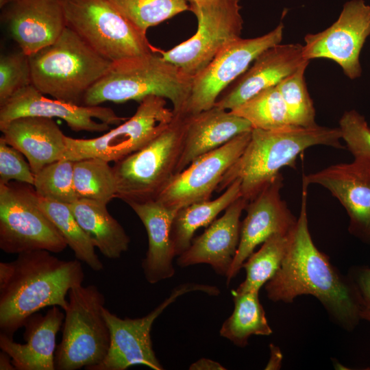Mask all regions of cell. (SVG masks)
<instances>
[{
    "instance_id": "obj_31",
    "label": "cell",
    "mask_w": 370,
    "mask_h": 370,
    "mask_svg": "<svg viewBox=\"0 0 370 370\" xmlns=\"http://www.w3.org/2000/svg\"><path fill=\"white\" fill-rule=\"evenodd\" d=\"M288 234H275L262 243L243 264L246 276L236 289L237 291H258L279 271L284 258Z\"/></svg>"
},
{
    "instance_id": "obj_42",
    "label": "cell",
    "mask_w": 370,
    "mask_h": 370,
    "mask_svg": "<svg viewBox=\"0 0 370 370\" xmlns=\"http://www.w3.org/2000/svg\"><path fill=\"white\" fill-rule=\"evenodd\" d=\"M0 369L1 370H13L16 369L12 364L11 357L5 352H0Z\"/></svg>"
},
{
    "instance_id": "obj_23",
    "label": "cell",
    "mask_w": 370,
    "mask_h": 370,
    "mask_svg": "<svg viewBox=\"0 0 370 370\" xmlns=\"http://www.w3.org/2000/svg\"><path fill=\"white\" fill-rule=\"evenodd\" d=\"M183 117V145L175 175L199 157L253 129L247 120L215 106L199 113Z\"/></svg>"
},
{
    "instance_id": "obj_8",
    "label": "cell",
    "mask_w": 370,
    "mask_h": 370,
    "mask_svg": "<svg viewBox=\"0 0 370 370\" xmlns=\"http://www.w3.org/2000/svg\"><path fill=\"white\" fill-rule=\"evenodd\" d=\"M184 132V118L175 115L169 126L147 146L114 162L116 198L127 204L156 199L175 175Z\"/></svg>"
},
{
    "instance_id": "obj_12",
    "label": "cell",
    "mask_w": 370,
    "mask_h": 370,
    "mask_svg": "<svg viewBox=\"0 0 370 370\" xmlns=\"http://www.w3.org/2000/svg\"><path fill=\"white\" fill-rule=\"evenodd\" d=\"M191 291H201L217 296L215 286L184 283L175 287L152 311L140 318L122 319L103 307V314L109 328L110 343L104 359L90 370H125L142 365L153 370L164 369L153 349L151 331L153 322L180 296Z\"/></svg>"
},
{
    "instance_id": "obj_37",
    "label": "cell",
    "mask_w": 370,
    "mask_h": 370,
    "mask_svg": "<svg viewBox=\"0 0 370 370\" xmlns=\"http://www.w3.org/2000/svg\"><path fill=\"white\" fill-rule=\"evenodd\" d=\"M341 139L354 159L370 163V128L355 110L345 112L339 120Z\"/></svg>"
},
{
    "instance_id": "obj_19",
    "label": "cell",
    "mask_w": 370,
    "mask_h": 370,
    "mask_svg": "<svg viewBox=\"0 0 370 370\" xmlns=\"http://www.w3.org/2000/svg\"><path fill=\"white\" fill-rule=\"evenodd\" d=\"M1 20L29 56L55 42L66 27L60 0H10Z\"/></svg>"
},
{
    "instance_id": "obj_38",
    "label": "cell",
    "mask_w": 370,
    "mask_h": 370,
    "mask_svg": "<svg viewBox=\"0 0 370 370\" xmlns=\"http://www.w3.org/2000/svg\"><path fill=\"white\" fill-rule=\"evenodd\" d=\"M23 156L0 138V184L14 181L34 185V174Z\"/></svg>"
},
{
    "instance_id": "obj_14",
    "label": "cell",
    "mask_w": 370,
    "mask_h": 370,
    "mask_svg": "<svg viewBox=\"0 0 370 370\" xmlns=\"http://www.w3.org/2000/svg\"><path fill=\"white\" fill-rule=\"evenodd\" d=\"M370 35V5L363 0H352L343 5L338 19L328 28L304 37L306 60L325 58L338 64L349 78L362 73L359 56Z\"/></svg>"
},
{
    "instance_id": "obj_26",
    "label": "cell",
    "mask_w": 370,
    "mask_h": 370,
    "mask_svg": "<svg viewBox=\"0 0 370 370\" xmlns=\"http://www.w3.org/2000/svg\"><path fill=\"white\" fill-rule=\"evenodd\" d=\"M69 206L94 246L106 258L117 259L127 251L130 238L109 213L106 204L78 199Z\"/></svg>"
},
{
    "instance_id": "obj_32",
    "label": "cell",
    "mask_w": 370,
    "mask_h": 370,
    "mask_svg": "<svg viewBox=\"0 0 370 370\" xmlns=\"http://www.w3.org/2000/svg\"><path fill=\"white\" fill-rule=\"evenodd\" d=\"M230 111L247 120L253 129L278 130L293 126L276 86L263 90Z\"/></svg>"
},
{
    "instance_id": "obj_3",
    "label": "cell",
    "mask_w": 370,
    "mask_h": 370,
    "mask_svg": "<svg viewBox=\"0 0 370 370\" xmlns=\"http://www.w3.org/2000/svg\"><path fill=\"white\" fill-rule=\"evenodd\" d=\"M341 140L339 127L318 125L278 130L252 129L248 144L223 175L216 191L220 193L239 180L241 197L250 201L280 174L283 167L296 169V160L305 149L315 145L343 149Z\"/></svg>"
},
{
    "instance_id": "obj_13",
    "label": "cell",
    "mask_w": 370,
    "mask_h": 370,
    "mask_svg": "<svg viewBox=\"0 0 370 370\" xmlns=\"http://www.w3.org/2000/svg\"><path fill=\"white\" fill-rule=\"evenodd\" d=\"M284 25L260 36L241 37L221 50L213 60L192 79L188 100L180 116H187L212 108L221 93L252 64L264 51L282 40Z\"/></svg>"
},
{
    "instance_id": "obj_11",
    "label": "cell",
    "mask_w": 370,
    "mask_h": 370,
    "mask_svg": "<svg viewBox=\"0 0 370 370\" xmlns=\"http://www.w3.org/2000/svg\"><path fill=\"white\" fill-rule=\"evenodd\" d=\"M189 5L197 20L195 34L168 51H157L193 78L227 45L241 38L243 20L239 0H215Z\"/></svg>"
},
{
    "instance_id": "obj_9",
    "label": "cell",
    "mask_w": 370,
    "mask_h": 370,
    "mask_svg": "<svg viewBox=\"0 0 370 370\" xmlns=\"http://www.w3.org/2000/svg\"><path fill=\"white\" fill-rule=\"evenodd\" d=\"M174 117L173 110L166 107V99L146 97L132 116L99 137L84 139L66 136L63 159L99 158L114 163L147 146L169 126Z\"/></svg>"
},
{
    "instance_id": "obj_40",
    "label": "cell",
    "mask_w": 370,
    "mask_h": 370,
    "mask_svg": "<svg viewBox=\"0 0 370 370\" xmlns=\"http://www.w3.org/2000/svg\"><path fill=\"white\" fill-rule=\"evenodd\" d=\"M190 370H225L226 369L219 362L213 360L201 358L196 362L192 363L189 368Z\"/></svg>"
},
{
    "instance_id": "obj_41",
    "label": "cell",
    "mask_w": 370,
    "mask_h": 370,
    "mask_svg": "<svg viewBox=\"0 0 370 370\" xmlns=\"http://www.w3.org/2000/svg\"><path fill=\"white\" fill-rule=\"evenodd\" d=\"M271 357L266 366V369H280L282 362V355L280 349L274 345H270Z\"/></svg>"
},
{
    "instance_id": "obj_16",
    "label": "cell",
    "mask_w": 370,
    "mask_h": 370,
    "mask_svg": "<svg viewBox=\"0 0 370 370\" xmlns=\"http://www.w3.org/2000/svg\"><path fill=\"white\" fill-rule=\"evenodd\" d=\"M25 116L61 119L73 131L90 132L108 131L110 125H118L127 119L110 108L77 105L49 98L32 84L18 91L0 106V128Z\"/></svg>"
},
{
    "instance_id": "obj_15",
    "label": "cell",
    "mask_w": 370,
    "mask_h": 370,
    "mask_svg": "<svg viewBox=\"0 0 370 370\" xmlns=\"http://www.w3.org/2000/svg\"><path fill=\"white\" fill-rule=\"evenodd\" d=\"M251 132L241 134L206 153L175 175L155 200L178 210L191 204L210 199L223 175L242 154Z\"/></svg>"
},
{
    "instance_id": "obj_2",
    "label": "cell",
    "mask_w": 370,
    "mask_h": 370,
    "mask_svg": "<svg viewBox=\"0 0 370 370\" xmlns=\"http://www.w3.org/2000/svg\"><path fill=\"white\" fill-rule=\"evenodd\" d=\"M84 272L77 259L64 260L47 250L18 254L0 262V330L10 336L40 310L68 306L66 296L82 284Z\"/></svg>"
},
{
    "instance_id": "obj_21",
    "label": "cell",
    "mask_w": 370,
    "mask_h": 370,
    "mask_svg": "<svg viewBox=\"0 0 370 370\" xmlns=\"http://www.w3.org/2000/svg\"><path fill=\"white\" fill-rule=\"evenodd\" d=\"M248 201L240 197L212 222L205 231L193 239L189 247L178 256L177 264L186 267L208 264L218 275L226 276L236 253L241 232L240 220Z\"/></svg>"
},
{
    "instance_id": "obj_24",
    "label": "cell",
    "mask_w": 370,
    "mask_h": 370,
    "mask_svg": "<svg viewBox=\"0 0 370 370\" xmlns=\"http://www.w3.org/2000/svg\"><path fill=\"white\" fill-rule=\"evenodd\" d=\"M2 137L27 158L34 174L46 165L63 159L66 135L53 119L25 116L0 128Z\"/></svg>"
},
{
    "instance_id": "obj_25",
    "label": "cell",
    "mask_w": 370,
    "mask_h": 370,
    "mask_svg": "<svg viewBox=\"0 0 370 370\" xmlns=\"http://www.w3.org/2000/svg\"><path fill=\"white\" fill-rule=\"evenodd\" d=\"M127 204L143 223L148 236V249L141 263L145 280L153 284L172 278L176 256L171 234L177 210L155 199Z\"/></svg>"
},
{
    "instance_id": "obj_5",
    "label": "cell",
    "mask_w": 370,
    "mask_h": 370,
    "mask_svg": "<svg viewBox=\"0 0 370 370\" xmlns=\"http://www.w3.org/2000/svg\"><path fill=\"white\" fill-rule=\"evenodd\" d=\"M29 58L32 84L38 90L77 105H83L87 92L112 63L67 27L55 42Z\"/></svg>"
},
{
    "instance_id": "obj_17",
    "label": "cell",
    "mask_w": 370,
    "mask_h": 370,
    "mask_svg": "<svg viewBox=\"0 0 370 370\" xmlns=\"http://www.w3.org/2000/svg\"><path fill=\"white\" fill-rule=\"evenodd\" d=\"M283 180L280 173L248 202L246 217L241 224L238 247L225 276L227 286L258 245L275 234L288 235L295 226L297 218L281 197Z\"/></svg>"
},
{
    "instance_id": "obj_30",
    "label": "cell",
    "mask_w": 370,
    "mask_h": 370,
    "mask_svg": "<svg viewBox=\"0 0 370 370\" xmlns=\"http://www.w3.org/2000/svg\"><path fill=\"white\" fill-rule=\"evenodd\" d=\"M73 182L78 199L108 204L116 198V185L112 166L99 158L74 161Z\"/></svg>"
},
{
    "instance_id": "obj_34",
    "label": "cell",
    "mask_w": 370,
    "mask_h": 370,
    "mask_svg": "<svg viewBox=\"0 0 370 370\" xmlns=\"http://www.w3.org/2000/svg\"><path fill=\"white\" fill-rule=\"evenodd\" d=\"M309 61L284 77L276 86L286 105L293 126L310 127L317 125L315 110L308 93L304 73Z\"/></svg>"
},
{
    "instance_id": "obj_29",
    "label": "cell",
    "mask_w": 370,
    "mask_h": 370,
    "mask_svg": "<svg viewBox=\"0 0 370 370\" xmlns=\"http://www.w3.org/2000/svg\"><path fill=\"white\" fill-rule=\"evenodd\" d=\"M36 201L63 236L76 259L95 271H101L103 264L95 252V247L79 225L69 204L42 198L36 193Z\"/></svg>"
},
{
    "instance_id": "obj_20",
    "label": "cell",
    "mask_w": 370,
    "mask_h": 370,
    "mask_svg": "<svg viewBox=\"0 0 370 370\" xmlns=\"http://www.w3.org/2000/svg\"><path fill=\"white\" fill-rule=\"evenodd\" d=\"M309 60L299 44H277L261 53L219 95L214 106L232 110L258 92L277 86Z\"/></svg>"
},
{
    "instance_id": "obj_27",
    "label": "cell",
    "mask_w": 370,
    "mask_h": 370,
    "mask_svg": "<svg viewBox=\"0 0 370 370\" xmlns=\"http://www.w3.org/2000/svg\"><path fill=\"white\" fill-rule=\"evenodd\" d=\"M240 197L241 182L235 180L217 198L179 209L173 221L171 234L175 256H180L189 247L199 228L208 227L219 214Z\"/></svg>"
},
{
    "instance_id": "obj_44",
    "label": "cell",
    "mask_w": 370,
    "mask_h": 370,
    "mask_svg": "<svg viewBox=\"0 0 370 370\" xmlns=\"http://www.w3.org/2000/svg\"><path fill=\"white\" fill-rule=\"evenodd\" d=\"M10 0H0V8H3Z\"/></svg>"
},
{
    "instance_id": "obj_28",
    "label": "cell",
    "mask_w": 370,
    "mask_h": 370,
    "mask_svg": "<svg viewBox=\"0 0 370 370\" xmlns=\"http://www.w3.org/2000/svg\"><path fill=\"white\" fill-rule=\"evenodd\" d=\"M258 293V291H232L234 310L223 323L219 333L237 347H246L253 335L269 336L273 333Z\"/></svg>"
},
{
    "instance_id": "obj_36",
    "label": "cell",
    "mask_w": 370,
    "mask_h": 370,
    "mask_svg": "<svg viewBox=\"0 0 370 370\" xmlns=\"http://www.w3.org/2000/svg\"><path fill=\"white\" fill-rule=\"evenodd\" d=\"M32 84L29 56L18 51L0 56V106L22 88Z\"/></svg>"
},
{
    "instance_id": "obj_33",
    "label": "cell",
    "mask_w": 370,
    "mask_h": 370,
    "mask_svg": "<svg viewBox=\"0 0 370 370\" xmlns=\"http://www.w3.org/2000/svg\"><path fill=\"white\" fill-rule=\"evenodd\" d=\"M134 26L146 33L149 28L187 10L186 0H110Z\"/></svg>"
},
{
    "instance_id": "obj_1",
    "label": "cell",
    "mask_w": 370,
    "mask_h": 370,
    "mask_svg": "<svg viewBox=\"0 0 370 370\" xmlns=\"http://www.w3.org/2000/svg\"><path fill=\"white\" fill-rule=\"evenodd\" d=\"M308 186L302 180L300 212L288 234L281 267L265 284L267 296L273 302L292 303L298 296L310 295L321 302L334 322L352 331L361 320L359 295L349 275L341 274L312 239L307 215Z\"/></svg>"
},
{
    "instance_id": "obj_6",
    "label": "cell",
    "mask_w": 370,
    "mask_h": 370,
    "mask_svg": "<svg viewBox=\"0 0 370 370\" xmlns=\"http://www.w3.org/2000/svg\"><path fill=\"white\" fill-rule=\"evenodd\" d=\"M68 296L55 367L90 370L104 359L110 347V330L103 314L105 297L94 284L73 287Z\"/></svg>"
},
{
    "instance_id": "obj_39",
    "label": "cell",
    "mask_w": 370,
    "mask_h": 370,
    "mask_svg": "<svg viewBox=\"0 0 370 370\" xmlns=\"http://www.w3.org/2000/svg\"><path fill=\"white\" fill-rule=\"evenodd\" d=\"M348 275L359 295L361 320L370 321V267H356L350 270Z\"/></svg>"
},
{
    "instance_id": "obj_18",
    "label": "cell",
    "mask_w": 370,
    "mask_h": 370,
    "mask_svg": "<svg viewBox=\"0 0 370 370\" xmlns=\"http://www.w3.org/2000/svg\"><path fill=\"white\" fill-rule=\"evenodd\" d=\"M302 180L328 189L347 211L349 233L370 244V163L354 159L303 175Z\"/></svg>"
},
{
    "instance_id": "obj_7",
    "label": "cell",
    "mask_w": 370,
    "mask_h": 370,
    "mask_svg": "<svg viewBox=\"0 0 370 370\" xmlns=\"http://www.w3.org/2000/svg\"><path fill=\"white\" fill-rule=\"evenodd\" d=\"M67 27L110 61L155 52L147 34L128 21L110 0H60Z\"/></svg>"
},
{
    "instance_id": "obj_43",
    "label": "cell",
    "mask_w": 370,
    "mask_h": 370,
    "mask_svg": "<svg viewBox=\"0 0 370 370\" xmlns=\"http://www.w3.org/2000/svg\"><path fill=\"white\" fill-rule=\"evenodd\" d=\"M189 4H196V5H201L207 3L215 0H186Z\"/></svg>"
},
{
    "instance_id": "obj_10",
    "label": "cell",
    "mask_w": 370,
    "mask_h": 370,
    "mask_svg": "<svg viewBox=\"0 0 370 370\" xmlns=\"http://www.w3.org/2000/svg\"><path fill=\"white\" fill-rule=\"evenodd\" d=\"M68 247L56 226L39 208L34 186L18 182L0 184V249L8 254Z\"/></svg>"
},
{
    "instance_id": "obj_35",
    "label": "cell",
    "mask_w": 370,
    "mask_h": 370,
    "mask_svg": "<svg viewBox=\"0 0 370 370\" xmlns=\"http://www.w3.org/2000/svg\"><path fill=\"white\" fill-rule=\"evenodd\" d=\"M73 164L74 161L62 159L34 174L33 186L36 195L66 204L78 200L74 187Z\"/></svg>"
},
{
    "instance_id": "obj_4",
    "label": "cell",
    "mask_w": 370,
    "mask_h": 370,
    "mask_svg": "<svg viewBox=\"0 0 370 370\" xmlns=\"http://www.w3.org/2000/svg\"><path fill=\"white\" fill-rule=\"evenodd\" d=\"M156 51L112 62L106 75L87 92L83 105L94 106L107 101L119 103L130 100L140 102L155 95L169 99L175 115H180L193 78Z\"/></svg>"
},
{
    "instance_id": "obj_22",
    "label": "cell",
    "mask_w": 370,
    "mask_h": 370,
    "mask_svg": "<svg viewBox=\"0 0 370 370\" xmlns=\"http://www.w3.org/2000/svg\"><path fill=\"white\" fill-rule=\"evenodd\" d=\"M64 319V313L56 306L44 315L36 312L24 324L25 343H17L12 336L1 332V350L11 357L17 370H54L56 335Z\"/></svg>"
}]
</instances>
